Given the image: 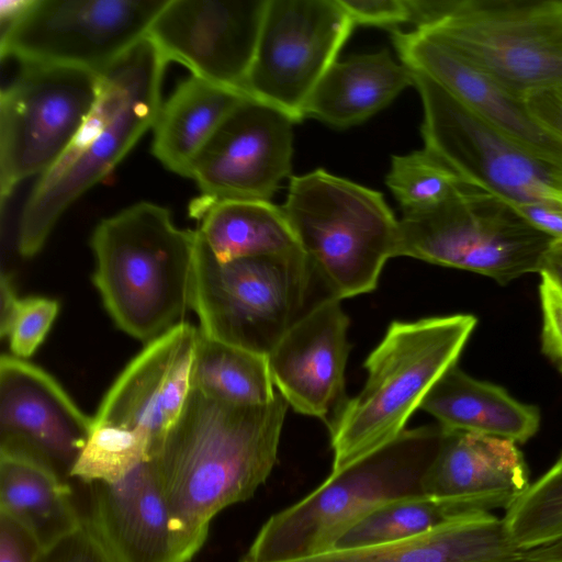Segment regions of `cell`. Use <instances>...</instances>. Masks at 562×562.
Instances as JSON below:
<instances>
[{
    "label": "cell",
    "mask_w": 562,
    "mask_h": 562,
    "mask_svg": "<svg viewBox=\"0 0 562 562\" xmlns=\"http://www.w3.org/2000/svg\"><path fill=\"white\" fill-rule=\"evenodd\" d=\"M289 404L234 405L190 389L184 407L151 458L175 521L205 542L212 519L250 498L269 477Z\"/></svg>",
    "instance_id": "cell-1"
},
{
    "label": "cell",
    "mask_w": 562,
    "mask_h": 562,
    "mask_svg": "<svg viewBox=\"0 0 562 562\" xmlns=\"http://www.w3.org/2000/svg\"><path fill=\"white\" fill-rule=\"evenodd\" d=\"M166 64L146 36L100 75L93 109L25 201L18 228L21 256L38 254L64 212L103 180L153 127L162 103Z\"/></svg>",
    "instance_id": "cell-2"
},
{
    "label": "cell",
    "mask_w": 562,
    "mask_h": 562,
    "mask_svg": "<svg viewBox=\"0 0 562 562\" xmlns=\"http://www.w3.org/2000/svg\"><path fill=\"white\" fill-rule=\"evenodd\" d=\"M196 233L170 212L139 202L102 220L90 246L92 281L115 325L146 344L183 323Z\"/></svg>",
    "instance_id": "cell-3"
},
{
    "label": "cell",
    "mask_w": 562,
    "mask_h": 562,
    "mask_svg": "<svg viewBox=\"0 0 562 562\" xmlns=\"http://www.w3.org/2000/svg\"><path fill=\"white\" fill-rule=\"evenodd\" d=\"M442 437L439 424L405 429L379 449L331 471L304 498L268 518L240 562H293L328 552L347 530L382 505L424 496L423 480Z\"/></svg>",
    "instance_id": "cell-4"
},
{
    "label": "cell",
    "mask_w": 562,
    "mask_h": 562,
    "mask_svg": "<svg viewBox=\"0 0 562 562\" xmlns=\"http://www.w3.org/2000/svg\"><path fill=\"white\" fill-rule=\"evenodd\" d=\"M476 325L469 314L395 321L364 361L368 378L328 423L338 471L392 441L454 366Z\"/></svg>",
    "instance_id": "cell-5"
},
{
    "label": "cell",
    "mask_w": 562,
    "mask_h": 562,
    "mask_svg": "<svg viewBox=\"0 0 562 562\" xmlns=\"http://www.w3.org/2000/svg\"><path fill=\"white\" fill-rule=\"evenodd\" d=\"M195 233L190 308L212 339L268 356L305 314L334 297L300 247L221 262Z\"/></svg>",
    "instance_id": "cell-6"
},
{
    "label": "cell",
    "mask_w": 562,
    "mask_h": 562,
    "mask_svg": "<svg viewBox=\"0 0 562 562\" xmlns=\"http://www.w3.org/2000/svg\"><path fill=\"white\" fill-rule=\"evenodd\" d=\"M282 210L300 248L330 294L373 291L396 257L398 220L381 192L324 169L292 176Z\"/></svg>",
    "instance_id": "cell-7"
},
{
    "label": "cell",
    "mask_w": 562,
    "mask_h": 562,
    "mask_svg": "<svg viewBox=\"0 0 562 562\" xmlns=\"http://www.w3.org/2000/svg\"><path fill=\"white\" fill-rule=\"evenodd\" d=\"M553 239L499 196L464 183L439 205L403 214L396 257L468 270L506 284L540 272Z\"/></svg>",
    "instance_id": "cell-8"
},
{
    "label": "cell",
    "mask_w": 562,
    "mask_h": 562,
    "mask_svg": "<svg viewBox=\"0 0 562 562\" xmlns=\"http://www.w3.org/2000/svg\"><path fill=\"white\" fill-rule=\"evenodd\" d=\"M415 30L517 99L562 87V0H452L448 15Z\"/></svg>",
    "instance_id": "cell-9"
},
{
    "label": "cell",
    "mask_w": 562,
    "mask_h": 562,
    "mask_svg": "<svg viewBox=\"0 0 562 562\" xmlns=\"http://www.w3.org/2000/svg\"><path fill=\"white\" fill-rule=\"evenodd\" d=\"M412 74L423 103L420 131L427 150L464 183L508 205L540 203L562 210V165L527 151L432 79Z\"/></svg>",
    "instance_id": "cell-10"
},
{
    "label": "cell",
    "mask_w": 562,
    "mask_h": 562,
    "mask_svg": "<svg viewBox=\"0 0 562 562\" xmlns=\"http://www.w3.org/2000/svg\"><path fill=\"white\" fill-rule=\"evenodd\" d=\"M101 76L68 66L22 65L0 95V193L48 171L93 109Z\"/></svg>",
    "instance_id": "cell-11"
},
{
    "label": "cell",
    "mask_w": 562,
    "mask_h": 562,
    "mask_svg": "<svg viewBox=\"0 0 562 562\" xmlns=\"http://www.w3.org/2000/svg\"><path fill=\"white\" fill-rule=\"evenodd\" d=\"M167 0H33L1 31V58L101 75L147 36Z\"/></svg>",
    "instance_id": "cell-12"
},
{
    "label": "cell",
    "mask_w": 562,
    "mask_h": 562,
    "mask_svg": "<svg viewBox=\"0 0 562 562\" xmlns=\"http://www.w3.org/2000/svg\"><path fill=\"white\" fill-rule=\"evenodd\" d=\"M353 26L338 0H268L246 93L301 122Z\"/></svg>",
    "instance_id": "cell-13"
},
{
    "label": "cell",
    "mask_w": 562,
    "mask_h": 562,
    "mask_svg": "<svg viewBox=\"0 0 562 562\" xmlns=\"http://www.w3.org/2000/svg\"><path fill=\"white\" fill-rule=\"evenodd\" d=\"M268 0H167L147 37L192 76L245 94ZM248 95V94H247Z\"/></svg>",
    "instance_id": "cell-14"
},
{
    "label": "cell",
    "mask_w": 562,
    "mask_h": 562,
    "mask_svg": "<svg viewBox=\"0 0 562 562\" xmlns=\"http://www.w3.org/2000/svg\"><path fill=\"white\" fill-rule=\"evenodd\" d=\"M293 124L278 109L246 97L201 150L190 178L205 196L270 201L291 175Z\"/></svg>",
    "instance_id": "cell-15"
},
{
    "label": "cell",
    "mask_w": 562,
    "mask_h": 562,
    "mask_svg": "<svg viewBox=\"0 0 562 562\" xmlns=\"http://www.w3.org/2000/svg\"><path fill=\"white\" fill-rule=\"evenodd\" d=\"M93 430L89 418L45 370L0 359V450L25 452L68 475Z\"/></svg>",
    "instance_id": "cell-16"
},
{
    "label": "cell",
    "mask_w": 562,
    "mask_h": 562,
    "mask_svg": "<svg viewBox=\"0 0 562 562\" xmlns=\"http://www.w3.org/2000/svg\"><path fill=\"white\" fill-rule=\"evenodd\" d=\"M89 485L83 521L113 562H189L203 546L172 518L151 459L119 482Z\"/></svg>",
    "instance_id": "cell-17"
},
{
    "label": "cell",
    "mask_w": 562,
    "mask_h": 562,
    "mask_svg": "<svg viewBox=\"0 0 562 562\" xmlns=\"http://www.w3.org/2000/svg\"><path fill=\"white\" fill-rule=\"evenodd\" d=\"M196 337L198 328L183 322L149 341L109 389L93 427L145 430L153 458L187 402Z\"/></svg>",
    "instance_id": "cell-18"
},
{
    "label": "cell",
    "mask_w": 562,
    "mask_h": 562,
    "mask_svg": "<svg viewBox=\"0 0 562 562\" xmlns=\"http://www.w3.org/2000/svg\"><path fill=\"white\" fill-rule=\"evenodd\" d=\"M349 318L327 297L294 324L267 356L273 385L295 412L326 419L345 403Z\"/></svg>",
    "instance_id": "cell-19"
},
{
    "label": "cell",
    "mask_w": 562,
    "mask_h": 562,
    "mask_svg": "<svg viewBox=\"0 0 562 562\" xmlns=\"http://www.w3.org/2000/svg\"><path fill=\"white\" fill-rule=\"evenodd\" d=\"M403 64L432 79L532 155L562 165V142L539 126L519 99L451 49L417 30H392Z\"/></svg>",
    "instance_id": "cell-20"
},
{
    "label": "cell",
    "mask_w": 562,
    "mask_h": 562,
    "mask_svg": "<svg viewBox=\"0 0 562 562\" xmlns=\"http://www.w3.org/2000/svg\"><path fill=\"white\" fill-rule=\"evenodd\" d=\"M528 486V468L516 442L445 428L423 480L426 496L461 501L484 513L507 510Z\"/></svg>",
    "instance_id": "cell-21"
},
{
    "label": "cell",
    "mask_w": 562,
    "mask_h": 562,
    "mask_svg": "<svg viewBox=\"0 0 562 562\" xmlns=\"http://www.w3.org/2000/svg\"><path fill=\"white\" fill-rule=\"evenodd\" d=\"M293 562H531L512 541L505 521L490 513L382 546L330 550Z\"/></svg>",
    "instance_id": "cell-22"
},
{
    "label": "cell",
    "mask_w": 562,
    "mask_h": 562,
    "mask_svg": "<svg viewBox=\"0 0 562 562\" xmlns=\"http://www.w3.org/2000/svg\"><path fill=\"white\" fill-rule=\"evenodd\" d=\"M61 475L41 458L0 450V514L22 526L42 550L83 525Z\"/></svg>",
    "instance_id": "cell-23"
},
{
    "label": "cell",
    "mask_w": 562,
    "mask_h": 562,
    "mask_svg": "<svg viewBox=\"0 0 562 562\" xmlns=\"http://www.w3.org/2000/svg\"><path fill=\"white\" fill-rule=\"evenodd\" d=\"M419 408L432 415L447 430L469 431L516 443L528 441L540 425L536 406L519 402L499 385L470 376L457 363L435 383Z\"/></svg>",
    "instance_id": "cell-24"
},
{
    "label": "cell",
    "mask_w": 562,
    "mask_h": 562,
    "mask_svg": "<svg viewBox=\"0 0 562 562\" xmlns=\"http://www.w3.org/2000/svg\"><path fill=\"white\" fill-rule=\"evenodd\" d=\"M408 86H414L412 70L387 49L337 60L310 95L304 119L350 127L384 109Z\"/></svg>",
    "instance_id": "cell-25"
},
{
    "label": "cell",
    "mask_w": 562,
    "mask_h": 562,
    "mask_svg": "<svg viewBox=\"0 0 562 562\" xmlns=\"http://www.w3.org/2000/svg\"><path fill=\"white\" fill-rule=\"evenodd\" d=\"M246 97L191 76L161 103L151 153L168 170L190 178L193 164L227 114Z\"/></svg>",
    "instance_id": "cell-26"
},
{
    "label": "cell",
    "mask_w": 562,
    "mask_h": 562,
    "mask_svg": "<svg viewBox=\"0 0 562 562\" xmlns=\"http://www.w3.org/2000/svg\"><path fill=\"white\" fill-rule=\"evenodd\" d=\"M189 214L212 255L221 262L282 254L299 248L282 206L270 201L195 198Z\"/></svg>",
    "instance_id": "cell-27"
},
{
    "label": "cell",
    "mask_w": 562,
    "mask_h": 562,
    "mask_svg": "<svg viewBox=\"0 0 562 562\" xmlns=\"http://www.w3.org/2000/svg\"><path fill=\"white\" fill-rule=\"evenodd\" d=\"M190 386L220 402L255 406L277 393L267 356L205 336L198 329Z\"/></svg>",
    "instance_id": "cell-28"
},
{
    "label": "cell",
    "mask_w": 562,
    "mask_h": 562,
    "mask_svg": "<svg viewBox=\"0 0 562 562\" xmlns=\"http://www.w3.org/2000/svg\"><path fill=\"white\" fill-rule=\"evenodd\" d=\"M480 514L486 513L456 499L426 495L402 498L382 505L359 520L336 541L333 550L397 542Z\"/></svg>",
    "instance_id": "cell-29"
},
{
    "label": "cell",
    "mask_w": 562,
    "mask_h": 562,
    "mask_svg": "<svg viewBox=\"0 0 562 562\" xmlns=\"http://www.w3.org/2000/svg\"><path fill=\"white\" fill-rule=\"evenodd\" d=\"M508 535L524 551L562 538V453L506 510Z\"/></svg>",
    "instance_id": "cell-30"
},
{
    "label": "cell",
    "mask_w": 562,
    "mask_h": 562,
    "mask_svg": "<svg viewBox=\"0 0 562 562\" xmlns=\"http://www.w3.org/2000/svg\"><path fill=\"white\" fill-rule=\"evenodd\" d=\"M150 458L151 440L145 430L98 426L93 427L68 476L87 484H112Z\"/></svg>",
    "instance_id": "cell-31"
},
{
    "label": "cell",
    "mask_w": 562,
    "mask_h": 562,
    "mask_svg": "<svg viewBox=\"0 0 562 562\" xmlns=\"http://www.w3.org/2000/svg\"><path fill=\"white\" fill-rule=\"evenodd\" d=\"M385 183L400 203L403 214L432 209L464 184L426 148L392 156Z\"/></svg>",
    "instance_id": "cell-32"
},
{
    "label": "cell",
    "mask_w": 562,
    "mask_h": 562,
    "mask_svg": "<svg viewBox=\"0 0 562 562\" xmlns=\"http://www.w3.org/2000/svg\"><path fill=\"white\" fill-rule=\"evenodd\" d=\"M58 311L59 304L53 299H20L8 336L12 356L31 357L44 341Z\"/></svg>",
    "instance_id": "cell-33"
},
{
    "label": "cell",
    "mask_w": 562,
    "mask_h": 562,
    "mask_svg": "<svg viewBox=\"0 0 562 562\" xmlns=\"http://www.w3.org/2000/svg\"><path fill=\"white\" fill-rule=\"evenodd\" d=\"M540 276L542 351L562 373V288L548 274L540 273Z\"/></svg>",
    "instance_id": "cell-34"
},
{
    "label": "cell",
    "mask_w": 562,
    "mask_h": 562,
    "mask_svg": "<svg viewBox=\"0 0 562 562\" xmlns=\"http://www.w3.org/2000/svg\"><path fill=\"white\" fill-rule=\"evenodd\" d=\"M353 24L394 29L413 23L408 0H338Z\"/></svg>",
    "instance_id": "cell-35"
},
{
    "label": "cell",
    "mask_w": 562,
    "mask_h": 562,
    "mask_svg": "<svg viewBox=\"0 0 562 562\" xmlns=\"http://www.w3.org/2000/svg\"><path fill=\"white\" fill-rule=\"evenodd\" d=\"M35 562H113L99 540L85 524L46 550Z\"/></svg>",
    "instance_id": "cell-36"
},
{
    "label": "cell",
    "mask_w": 562,
    "mask_h": 562,
    "mask_svg": "<svg viewBox=\"0 0 562 562\" xmlns=\"http://www.w3.org/2000/svg\"><path fill=\"white\" fill-rule=\"evenodd\" d=\"M519 100L539 126L562 142V87L530 90Z\"/></svg>",
    "instance_id": "cell-37"
},
{
    "label": "cell",
    "mask_w": 562,
    "mask_h": 562,
    "mask_svg": "<svg viewBox=\"0 0 562 562\" xmlns=\"http://www.w3.org/2000/svg\"><path fill=\"white\" fill-rule=\"evenodd\" d=\"M42 551L22 526L0 514V562H35Z\"/></svg>",
    "instance_id": "cell-38"
},
{
    "label": "cell",
    "mask_w": 562,
    "mask_h": 562,
    "mask_svg": "<svg viewBox=\"0 0 562 562\" xmlns=\"http://www.w3.org/2000/svg\"><path fill=\"white\" fill-rule=\"evenodd\" d=\"M509 206L535 228L562 239V210L540 203H513Z\"/></svg>",
    "instance_id": "cell-39"
},
{
    "label": "cell",
    "mask_w": 562,
    "mask_h": 562,
    "mask_svg": "<svg viewBox=\"0 0 562 562\" xmlns=\"http://www.w3.org/2000/svg\"><path fill=\"white\" fill-rule=\"evenodd\" d=\"M0 301V336L3 339L9 336L20 301L15 293L11 277L4 272L1 274Z\"/></svg>",
    "instance_id": "cell-40"
},
{
    "label": "cell",
    "mask_w": 562,
    "mask_h": 562,
    "mask_svg": "<svg viewBox=\"0 0 562 562\" xmlns=\"http://www.w3.org/2000/svg\"><path fill=\"white\" fill-rule=\"evenodd\" d=\"M33 0H1L0 21L1 31L14 24L23 13L31 7Z\"/></svg>",
    "instance_id": "cell-41"
},
{
    "label": "cell",
    "mask_w": 562,
    "mask_h": 562,
    "mask_svg": "<svg viewBox=\"0 0 562 562\" xmlns=\"http://www.w3.org/2000/svg\"><path fill=\"white\" fill-rule=\"evenodd\" d=\"M528 559L531 562H562V538L526 551Z\"/></svg>",
    "instance_id": "cell-42"
}]
</instances>
